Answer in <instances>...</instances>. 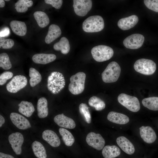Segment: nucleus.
Here are the masks:
<instances>
[{
	"mask_svg": "<svg viewBox=\"0 0 158 158\" xmlns=\"http://www.w3.org/2000/svg\"><path fill=\"white\" fill-rule=\"evenodd\" d=\"M107 119L112 123L121 125L126 124L129 121V117L126 115L113 111L109 113Z\"/></svg>",
	"mask_w": 158,
	"mask_h": 158,
	"instance_id": "a211bd4d",
	"label": "nucleus"
},
{
	"mask_svg": "<svg viewBox=\"0 0 158 158\" xmlns=\"http://www.w3.org/2000/svg\"><path fill=\"white\" fill-rule=\"evenodd\" d=\"M116 142L119 147L126 154H132L134 153L135 148L133 145L126 137H119L116 139Z\"/></svg>",
	"mask_w": 158,
	"mask_h": 158,
	"instance_id": "dca6fc26",
	"label": "nucleus"
},
{
	"mask_svg": "<svg viewBox=\"0 0 158 158\" xmlns=\"http://www.w3.org/2000/svg\"><path fill=\"white\" fill-rule=\"evenodd\" d=\"M121 71V67L116 62L110 63L102 74L103 81L106 83H112L118 80Z\"/></svg>",
	"mask_w": 158,
	"mask_h": 158,
	"instance_id": "7ed1b4c3",
	"label": "nucleus"
},
{
	"mask_svg": "<svg viewBox=\"0 0 158 158\" xmlns=\"http://www.w3.org/2000/svg\"><path fill=\"white\" fill-rule=\"evenodd\" d=\"M33 4L32 0H19L15 4V8L18 12L23 13L27 11L28 8L32 6Z\"/></svg>",
	"mask_w": 158,
	"mask_h": 158,
	"instance_id": "2f4dec72",
	"label": "nucleus"
},
{
	"mask_svg": "<svg viewBox=\"0 0 158 158\" xmlns=\"http://www.w3.org/2000/svg\"><path fill=\"white\" fill-rule=\"evenodd\" d=\"M33 16L40 27L44 28L49 24V18L44 12L40 11H36L34 13Z\"/></svg>",
	"mask_w": 158,
	"mask_h": 158,
	"instance_id": "a878e982",
	"label": "nucleus"
},
{
	"mask_svg": "<svg viewBox=\"0 0 158 158\" xmlns=\"http://www.w3.org/2000/svg\"><path fill=\"white\" fill-rule=\"evenodd\" d=\"M56 59V56L54 54L44 53L35 54L32 58V60L34 63L42 64H45L52 62Z\"/></svg>",
	"mask_w": 158,
	"mask_h": 158,
	"instance_id": "6ab92c4d",
	"label": "nucleus"
},
{
	"mask_svg": "<svg viewBox=\"0 0 158 158\" xmlns=\"http://www.w3.org/2000/svg\"><path fill=\"white\" fill-rule=\"evenodd\" d=\"M138 21V17L135 15H132L120 19L118 22L117 25L121 29L127 30L133 27Z\"/></svg>",
	"mask_w": 158,
	"mask_h": 158,
	"instance_id": "2eb2a0df",
	"label": "nucleus"
},
{
	"mask_svg": "<svg viewBox=\"0 0 158 158\" xmlns=\"http://www.w3.org/2000/svg\"><path fill=\"white\" fill-rule=\"evenodd\" d=\"M5 1H9L10 0H5Z\"/></svg>",
	"mask_w": 158,
	"mask_h": 158,
	"instance_id": "37998d69",
	"label": "nucleus"
},
{
	"mask_svg": "<svg viewBox=\"0 0 158 158\" xmlns=\"http://www.w3.org/2000/svg\"><path fill=\"white\" fill-rule=\"evenodd\" d=\"M79 109L80 114L83 116L86 122L88 123H90L91 116L87 105L85 103H81L79 106Z\"/></svg>",
	"mask_w": 158,
	"mask_h": 158,
	"instance_id": "473e14b6",
	"label": "nucleus"
},
{
	"mask_svg": "<svg viewBox=\"0 0 158 158\" xmlns=\"http://www.w3.org/2000/svg\"><path fill=\"white\" fill-rule=\"evenodd\" d=\"M42 137L53 147H57L60 145L61 142L59 137L53 131L49 130H45L42 133Z\"/></svg>",
	"mask_w": 158,
	"mask_h": 158,
	"instance_id": "f3484780",
	"label": "nucleus"
},
{
	"mask_svg": "<svg viewBox=\"0 0 158 158\" xmlns=\"http://www.w3.org/2000/svg\"><path fill=\"white\" fill-rule=\"evenodd\" d=\"M33 153L38 158H46V150L43 145L40 142L35 141L32 145Z\"/></svg>",
	"mask_w": 158,
	"mask_h": 158,
	"instance_id": "bb28decb",
	"label": "nucleus"
},
{
	"mask_svg": "<svg viewBox=\"0 0 158 158\" xmlns=\"http://www.w3.org/2000/svg\"><path fill=\"white\" fill-rule=\"evenodd\" d=\"M61 31L59 27L55 24H51L49 27L45 41L47 44H49L59 37L61 35Z\"/></svg>",
	"mask_w": 158,
	"mask_h": 158,
	"instance_id": "aec40b11",
	"label": "nucleus"
},
{
	"mask_svg": "<svg viewBox=\"0 0 158 158\" xmlns=\"http://www.w3.org/2000/svg\"><path fill=\"white\" fill-rule=\"evenodd\" d=\"M5 122V120L4 118L1 115H0V127H1L2 125Z\"/></svg>",
	"mask_w": 158,
	"mask_h": 158,
	"instance_id": "a19ab883",
	"label": "nucleus"
},
{
	"mask_svg": "<svg viewBox=\"0 0 158 158\" xmlns=\"http://www.w3.org/2000/svg\"><path fill=\"white\" fill-rule=\"evenodd\" d=\"M0 158H15L11 155L5 154L2 152L0 153Z\"/></svg>",
	"mask_w": 158,
	"mask_h": 158,
	"instance_id": "ea45409f",
	"label": "nucleus"
},
{
	"mask_svg": "<svg viewBox=\"0 0 158 158\" xmlns=\"http://www.w3.org/2000/svg\"><path fill=\"white\" fill-rule=\"evenodd\" d=\"M54 121L59 126L65 128L73 129L76 126L75 123L72 119L65 116L63 114L55 116Z\"/></svg>",
	"mask_w": 158,
	"mask_h": 158,
	"instance_id": "4468645a",
	"label": "nucleus"
},
{
	"mask_svg": "<svg viewBox=\"0 0 158 158\" xmlns=\"http://www.w3.org/2000/svg\"><path fill=\"white\" fill-rule=\"evenodd\" d=\"M0 67L4 70H8L12 67L8 55L5 53L0 54Z\"/></svg>",
	"mask_w": 158,
	"mask_h": 158,
	"instance_id": "72a5a7b5",
	"label": "nucleus"
},
{
	"mask_svg": "<svg viewBox=\"0 0 158 158\" xmlns=\"http://www.w3.org/2000/svg\"><path fill=\"white\" fill-rule=\"evenodd\" d=\"M10 33L9 29L6 28L0 32V38L8 36Z\"/></svg>",
	"mask_w": 158,
	"mask_h": 158,
	"instance_id": "58836bf2",
	"label": "nucleus"
},
{
	"mask_svg": "<svg viewBox=\"0 0 158 158\" xmlns=\"http://www.w3.org/2000/svg\"><path fill=\"white\" fill-rule=\"evenodd\" d=\"M8 141L11 147L16 155H20L22 153V146L24 138L22 134L19 132L13 133L8 137Z\"/></svg>",
	"mask_w": 158,
	"mask_h": 158,
	"instance_id": "9b49d317",
	"label": "nucleus"
},
{
	"mask_svg": "<svg viewBox=\"0 0 158 158\" xmlns=\"http://www.w3.org/2000/svg\"><path fill=\"white\" fill-rule=\"evenodd\" d=\"M91 53L96 61L102 62L110 59L113 56L114 52L113 49L109 46L99 45L93 47Z\"/></svg>",
	"mask_w": 158,
	"mask_h": 158,
	"instance_id": "20e7f679",
	"label": "nucleus"
},
{
	"mask_svg": "<svg viewBox=\"0 0 158 158\" xmlns=\"http://www.w3.org/2000/svg\"><path fill=\"white\" fill-rule=\"evenodd\" d=\"M144 2L148 8L158 12V0H144Z\"/></svg>",
	"mask_w": 158,
	"mask_h": 158,
	"instance_id": "c9c22d12",
	"label": "nucleus"
},
{
	"mask_svg": "<svg viewBox=\"0 0 158 158\" xmlns=\"http://www.w3.org/2000/svg\"><path fill=\"white\" fill-rule=\"evenodd\" d=\"M139 129L140 137L145 142L151 144L155 141L157 135L152 128L150 126H142Z\"/></svg>",
	"mask_w": 158,
	"mask_h": 158,
	"instance_id": "ddd939ff",
	"label": "nucleus"
},
{
	"mask_svg": "<svg viewBox=\"0 0 158 158\" xmlns=\"http://www.w3.org/2000/svg\"><path fill=\"white\" fill-rule=\"evenodd\" d=\"M104 26V21L100 16H91L86 19L83 22L82 28L86 32H94L102 30Z\"/></svg>",
	"mask_w": 158,
	"mask_h": 158,
	"instance_id": "f257e3e1",
	"label": "nucleus"
},
{
	"mask_svg": "<svg viewBox=\"0 0 158 158\" xmlns=\"http://www.w3.org/2000/svg\"><path fill=\"white\" fill-rule=\"evenodd\" d=\"M14 42L11 39H7L1 37L0 39V48L5 49H10L14 45Z\"/></svg>",
	"mask_w": 158,
	"mask_h": 158,
	"instance_id": "f704fd0d",
	"label": "nucleus"
},
{
	"mask_svg": "<svg viewBox=\"0 0 158 158\" xmlns=\"http://www.w3.org/2000/svg\"><path fill=\"white\" fill-rule=\"evenodd\" d=\"M86 141L89 146L97 150L103 149L105 144V141L102 135L99 133L90 132L87 135Z\"/></svg>",
	"mask_w": 158,
	"mask_h": 158,
	"instance_id": "9d476101",
	"label": "nucleus"
},
{
	"mask_svg": "<svg viewBox=\"0 0 158 158\" xmlns=\"http://www.w3.org/2000/svg\"><path fill=\"white\" fill-rule=\"evenodd\" d=\"M145 40V37L142 35L134 34L126 37L123 40L124 45L127 48L137 49L142 45Z\"/></svg>",
	"mask_w": 158,
	"mask_h": 158,
	"instance_id": "6e6552de",
	"label": "nucleus"
},
{
	"mask_svg": "<svg viewBox=\"0 0 158 158\" xmlns=\"http://www.w3.org/2000/svg\"><path fill=\"white\" fill-rule=\"evenodd\" d=\"M102 154L104 158H114L120 155L121 150L116 145H107L103 148Z\"/></svg>",
	"mask_w": 158,
	"mask_h": 158,
	"instance_id": "5701e85b",
	"label": "nucleus"
},
{
	"mask_svg": "<svg viewBox=\"0 0 158 158\" xmlns=\"http://www.w3.org/2000/svg\"><path fill=\"white\" fill-rule=\"evenodd\" d=\"M37 109L39 117L43 118L47 117L48 114V109L47 101L46 98L42 97L38 100Z\"/></svg>",
	"mask_w": 158,
	"mask_h": 158,
	"instance_id": "4be33fe9",
	"label": "nucleus"
},
{
	"mask_svg": "<svg viewBox=\"0 0 158 158\" xmlns=\"http://www.w3.org/2000/svg\"><path fill=\"white\" fill-rule=\"evenodd\" d=\"M10 117L12 123L19 129L25 130L31 127L29 121L18 114L11 113L10 114Z\"/></svg>",
	"mask_w": 158,
	"mask_h": 158,
	"instance_id": "f8f14e48",
	"label": "nucleus"
},
{
	"mask_svg": "<svg viewBox=\"0 0 158 158\" xmlns=\"http://www.w3.org/2000/svg\"><path fill=\"white\" fill-rule=\"evenodd\" d=\"M53 48L56 51H60L64 54H67L70 50V45L68 39L65 37H62L59 42L54 45Z\"/></svg>",
	"mask_w": 158,
	"mask_h": 158,
	"instance_id": "393cba45",
	"label": "nucleus"
},
{
	"mask_svg": "<svg viewBox=\"0 0 158 158\" xmlns=\"http://www.w3.org/2000/svg\"><path fill=\"white\" fill-rule=\"evenodd\" d=\"M18 106L19 112L28 117H30L35 111L33 105L30 102L22 101Z\"/></svg>",
	"mask_w": 158,
	"mask_h": 158,
	"instance_id": "b1692460",
	"label": "nucleus"
},
{
	"mask_svg": "<svg viewBox=\"0 0 158 158\" xmlns=\"http://www.w3.org/2000/svg\"><path fill=\"white\" fill-rule=\"evenodd\" d=\"M86 77L85 73L80 72L71 77L68 90L72 94L77 95L83 92L85 89Z\"/></svg>",
	"mask_w": 158,
	"mask_h": 158,
	"instance_id": "f03ea898",
	"label": "nucleus"
},
{
	"mask_svg": "<svg viewBox=\"0 0 158 158\" xmlns=\"http://www.w3.org/2000/svg\"><path fill=\"white\" fill-rule=\"evenodd\" d=\"M10 25L12 31L15 34L23 36L26 34L27 27L24 22L13 20L10 22Z\"/></svg>",
	"mask_w": 158,
	"mask_h": 158,
	"instance_id": "412c9836",
	"label": "nucleus"
},
{
	"mask_svg": "<svg viewBox=\"0 0 158 158\" xmlns=\"http://www.w3.org/2000/svg\"><path fill=\"white\" fill-rule=\"evenodd\" d=\"M13 75V73L10 71H5L0 75V85L5 84L7 80L11 78Z\"/></svg>",
	"mask_w": 158,
	"mask_h": 158,
	"instance_id": "e433bc0d",
	"label": "nucleus"
},
{
	"mask_svg": "<svg viewBox=\"0 0 158 158\" xmlns=\"http://www.w3.org/2000/svg\"><path fill=\"white\" fill-rule=\"evenodd\" d=\"M5 5V3L4 0H0V7L1 8L4 7Z\"/></svg>",
	"mask_w": 158,
	"mask_h": 158,
	"instance_id": "79ce46f5",
	"label": "nucleus"
},
{
	"mask_svg": "<svg viewBox=\"0 0 158 158\" xmlns=\"http://www.w3.org/2000/svg\"><path fill=\"white\" fill-rule=\"evenodd\" d=\"M88 104L90 106L94 107L95 110L97 111H101L105 107L104 102L95 96H93L90 98Z\"/></svg>",
	"mask_w": 158,
	"mask_h": 158,
	"instance_id": "7c9ffc66",
	"label": "nucleus"
},
{
	"mask_svg": "<svg viewBox=\"0 0 158 158\" xmlns=\"http://www.w3.org/2000/svg\"><path fill=\"white\" fill-rule=\"evenodd\" d=\"M133 67L136 71L146 75H152L156 69V65L154 61L145 59L137 60L135 63Z\"/></svg>",
	"mask_w": 158,
	"mask_h": 158,
	"instance_id": "39448f33",
	"label": "nucleus"
},
{
	"mask_svg": "<svg viewBox=\"0 0 158 158\" xmlns=\"http://www.w3.org/2000/svg\"><path fill=\"white\" fill-rule=\"evenodd\" d=\"M44 1L46 3L51 5L57 9L60 8L63 3L62 0H45Z\"/></svg>",
	"mask_w": 158,
	"mask_h": 158,
	"instance_id": "4c0bfd02",
	"label": "nucleus"
},
{
	"mask_svg": "<svg viewBox=\"0 0 158 158\" xmlns=\"http://www.w3.org/2000/svg\"><path fill=\"white\" fill-rule=\"evenodd\" d=\"M73 2L74 11L79 16L86 15L92 7V2L90 0H74Z\"/></svg>",
	"mask_w": 158,
	"mask_h": 158,
	"instance_id": "1a4fd4ad",
	"label": "nucleus"
},
{
	"mask_svg": "<svg viewBox=\"0 0 158 158\" xmlns=\"http://www.w3.org/2000/svg\"><path fill=\"white\" fill-rule=\"evenodd\" d=\"M59 132L65 145L68 146H72L75 141V139L71 133L67 129L62 128H59Z\"/></svg>",
	"mask_w": 158,
	"mask_h": 158,
	"instance_id": "cd10ccee",
	"label": "nucleus"
},
{
	"mask_svg": "<svg viewBox=\"0 0 158 158\" xmlns=\"http://www.w3.org/2000/svg\"><path fill=\"white\" fill-rule=\"evenodd\" d=\"M26 77L22 75L14 76L10 82L7 84V90L12 93H15L25 87L27 84Z\"/></svg>",
	"mask_w": 158,
	"mask_h": 158,
	"instance_id": "0eeeda50",
	"label": "nucleus"
},
{
	"mask_svg": "<svg viewBox=\"0 0 158 158\" xmlns=\"http://www.w3.org/2000/svg\"><path fill=\"white\" fill-rule=\"evenodd\" d=\"M29 80L31 86L34 87L41 81L42 76L39 72L33 68H30L29 70Z\"/></svg>",
	"mask_w": 158,
	"mask_h": 158,
	"instance_id": "c756f323",
	"label": "nucleus"
},
{
	"mask_svg": "<svg viewBox=\"0 0 158 158\" xmlns=\"http://www.w3.org/2000/svg\"><path fill=\"white\" fill-rule=\"evenodd\" d=\"M117 99L119 103L131 111L137 112L140 109L139 101L135 97L121 93L118 96Z\"/></svg>",
	"mask_w": 158,
	"mask_h": 158,
	"instance_id": "423d86ee",
	"label": "nucleus"
},
{
	"mask_svg": "<svg viewBox=\"0 0 158 158\" xmlns=\"http://www.w3.org/2000/svg\"><path fill=\"white\" fill-rule=\"evenodd\" d=\"M142 104L143 106L150 110H158V97L145 98L142 100Z\"/></svg>",
	"mask_w": 158,
	"mask_h": 158,
	"instance_id": "c85d7f7f",
	"label": "nucleus"
}]
</instances>
